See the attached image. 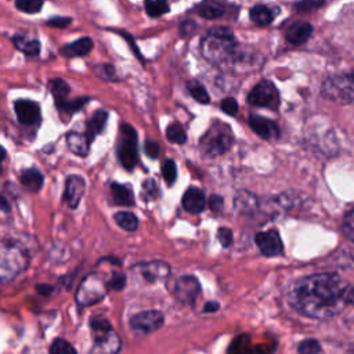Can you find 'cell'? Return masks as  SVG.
<instances>
[{
    "mask_svg": "<svg viewBox=\"0 0 354 354\" xmlns=\"http://www.w3.org/2000/svg\"><path fill=\"white\" fill-rule=\"evenodd\" d=\"M350 286L337 274L319 272L300 278L288 293L289 304L300 314L326 319L348 304Z\"/></svg>",
    "mask_w": 354,
    "mask_h": 354,
    "instance_id": "cell-1",
    "label": "cell"
},
{
    "mask_svg": "<svg viewBox=\"0 0 354 354\" xmlns=\"http://www.w3.org/2000/svg\"><path fill=\"white\" fill-rule=\"evenodd\" d=\"M236 41L234 32L225 26L212 28L201 43L203 58L212 64L220 65L235 55Z\"/></svg>",
    "mask_w": 354,
    "mask_h": 354,
    "instance_id": "cell-2",
    "label": "cell"
},
{
    "mask_svg": "<svg viewBox=\"0 0 354 354\" xmlns=\"http://www.w3.org/2000/svg\"><path fill=\"white\" fill-rule=\"evenodd\" d=\"M28 263L29 257L22 246L14 242H3L0 249L1 282L12 281L28 267Z\"/></svg>",
    "mask_w": 354,
    "mask_h": 354,
    "instance_id": "cell-3",
    "label": "cell"
},
{
    "mask_svg": "<svg viewBox=\"0 0 354 354\" xmlns=\"http://www.w3.org/2000/svg\"><path fill=\"white\" fill-rule=\"evenodd\" d=\"M232 131L228 124L223 122H213L206 133L199 140L201 149L209 156H218L230 149L232 145Z\"/></svg>",
    "mask_w": 354,
    "mask_h": 354,
    "instance_id": "cell-4",
    "label": "cell"
},
{
    "mask_svg": "<svg viewBox=\"0 0 354 354\" xmlns=\"http://www.w3.org/2000/svg\"><path fill=\"white\" fill-rule=\"evenodd\" d=\"M322 95L339 104H354V73L328 77L322 84Z\"/></svg>",
    "mask_w": 354,
    "mask_h": 354,
    "instance_id": "cell-5",
    "label": "cell"
},
{
    "mask_svg": "<svg viewBox=\"0 0 354 354\" xmlns=\"http://www.w3.org/2000/svg\"><path fill=\"white\" fill-rule=\"evenodd\" d=\"M118 158L122 166L127 170H133L138 160L137 133L127 123H123L120 126V137L118 141Z\"/></svg>",
    "mask_w": 354,
    "mask_h": 354,
    "instance_id": "cell-6",
    "label": "cell"
},
{
    "mask_svg": "<svg viewBox=\"0 0 354 354\" xmlns=\"http://www.w3.org/2000/svg\"><path fill=\"white\" fill-rule=\"evenodd\" d=\"M108 288V283L98 274H88L77 288L76 301L82 306H91L105 296Z\"/></svg>",
    "mask_w": 354,
    "mask_h": 354,
    "instance_id": "cell-7",
    "label": "cell"
},
{
    "mask_svg": "<svg viewBox=\"0 0 354 354\" xmlns=\"http://www.w3.org/2000/svg\"><path fill=\"white\" fill-rule=\"evenodd\" d=\"M248 102L254 106L270 108L272 111L279 106V93L272 82L260 80L249 93Z\"/></svg>",
    "mask_w": 354,
    "mask_h": 354,
    "instance_id": "cell-8",
    "label": "cell"
},
{
    "mask_svg": "<svg viewBox=\"0 0 354 354\" xmlns=\"http://www.w3.org/2000/svg\"><path fill=\"white\" fill-rule=\"evenodd\" d=\"M199 290V282L194 275H183L176 281L174 296L180 303L185 306H192L196 301Z\"/></svg>",
    "mask_w": 354,
    "mask_h": 354,
    "instance_id": "cell-9",
    "label": "cell"
},
{
    "mask_svg": "<svg viewBox=\"0 0 354 354\" xmlns=\"http://www.w3.org/2000/svg\"><path fill=\"white\" fill-rule=\"evenodd\" d=\"M165 317L158 310H147L141 311L131 317L130 326L141 333H151L156 329H159L163 325Z\"/></svg>",
    "mask_w": 354,
    "mask_h": 354,
    "instance_id": "cell-10",
    "label": "cell"
},
{
    "mask_svg": "<svg viewBox=\"0 0 354 354\" xmlns=\"http://www.w3.org/2000/svg\"><path fill=\"white\" fill-rule=\"evenodd\" d=\"M254 241H256V245L259 246L260 252L268 257L278 256L282 253L283 245H282L278 231H275V230L257 232L254 236Z\"/></svg>",
    "mask_w": 354,
    "mask_h": 354,
    "instance_id": "cell-11",
    "label": "cell"
},
{
    "mask_svg": "<svg viewBox=\"0 0 354 354\" xmlns=\"http://www.w3.org/2000/svg\"><path fill=\"white\" fill-rule=\"evenodd\" d=\"M122 342L113 330L94 335V344L88 354H118Z\"/></svg>",
    "mask_w": 354,
    "mask_h": 354,
    "instance_id": "cell-12",
    "label": "cell"
},
{
    "mask_svg": "<svg viewBox=\"0 0 354 354\" xmlns=\"http://www.w3.org/2000/svg\"><path fill=\"white\" fill-rule=\"evenodd\" d=\"M84 189H86V183H84V178L77 176V174H71L66 177L65 180V187H64V202L75 209L83 194H84Z\"/></svg>",
    "mask_w": 354,
    "mask_h": 354,
    "instance_id": "cell-13",
    "label": "cell"
},
{
    "mask_svg": "<svg viewBox=\"0 0 354 354\" xmlns=\"http://www.w3.org/2000/svg\"><path fill=\"white\" fill-rule=\"evenodd\" d=\"M136 271L148 282H158L166 279L170 274V267L165 261L153 260L149 263H141L134 266Z\"/></svg>",
    "mask_w": 354,
    "mask_h": 354,
    "instance_id": "cell-14",
    "label": "cell"
},
{
    "mask_svg": "<svg viewBox=\"0 0 354 354\" xmlns=\"http://www.w3.org/2000/svg\"><path fill=\"white\" fill-rule=\"evenodd\" d=\"M15 115L22 124L32 126L40 120V108L30 100H18L14 104Z\"/></svg>",
    "mask_w": 354,
    "mask_h": 354,
    "instance_id": "cell-15",
    "label": "cell"
},
{
    "mask_svg": "<svg viewBox=\"0 0 354 354\" xmlns=\"http://www.w3.org/2000/svg\"><path fill=\"white\" fill-rule=\"evenodd\" d=\"M249 124H250L252 130L264 140H274V138L279 137L278 126L267 118H263L259 115H250Z\"/></svg>",
    "mask_w": 354,
    "mask_h": 354,
    "instance_id": "cell-16",
    "label": "cell"
},
{
    "mask_svg": "<svg viewBox=\"0 0 354 354\" xmlns=\"http://www.w3.org/2000/svg\"><path fill=\"white\" fill-rule=\"evenodd\" d=\"M181 202H183V207L191 214L201 213L206 206V199L203 192L195 187H191L184 192Z\"/></svg>",
    "mask_w": 354,
    "mask_h": 354,
    "instance_id": "cell-17",
    "label": "cell"
},
{
    "mask_svg": "<svg viewBox=\"0 0 354 354\" xmlns=\"http://www.w3.org/2000/svg\"><path fill=\"white\" fill-rule=\"evenodd\" d=\"M313 33V26L308 22L304 21H297L289 25V28L286 29V40L295 46L297 44H303L308 40V37Z\"/></svg>",
    "mask_w": 354,
    "mask_h": 354,
    "instance_id": "cell-18",
    "label": "cell"
},
{
    "mask_svg": "<svg viewBox=\"0 0 354 354\" xmlns=\"http://www.w3.org/2000/svg\"><path fill=\"white\" fill-rule=\"evenodd\" d=\"M93 48V40L90 37H82L71 44H65L59 51L64 57H83Z\"/></svg>",
    "mask_w": 354,
    "mask_h": 354,
    "instance_id": "cell-19",
    "label": "cell"
},
{
    "mask_svg": "<svg viewBox=\"0 0 354 354\" xmlns=\"http://www.w3.org/2000/svg\"><path fill=\"white\" fill-rule=\"evenodd\" d=\"M90 142L91 141L87 137V134H82L76 131H71L66 134V144L69 149L79 156H86L88 153Z\"/></svg>",
    "mask_w": 354,
    "mask_h": 354,
    "instance_id": "cell-20",
    "label": "cell"
},
{
    "mask_svg": "<svg viewBox=\"0 0 354 354\" xmlns=\"http://www.w3.org/2000/svg\"><path fill=\"white\" fill-rule=\"evenodd\" d=\"M111 194H112V201H113L115 205L131 206L133 202H134L131 191L129 189V187H126L123 184L112 183L111 184Z\"/></svg>",
    "mask_w": 354,
    "mask_h": 354,
    "instance_id": "cell-21",
    "label": "cell"
},
{
    "mask_svg": "<svg viewBox=\"0 0 354 354\" xmlns=\"http://www.w3.org/2000/svg\"><path fill=\"white\" fill-rule=\"evenodd\" d=\"M249 17H250L252 22H254L256 25L266 26V25L272 22L274 12H272V10L270 7H267L264 4H257V6L250 8Z\"/></svg>",
    "mask_w": 354,
    "mask_h": 354,
    "instance_id": "cell-22",
    "label": "cell"
},
{
    "mask_svg": "<svg viewBox=\"0 0 354 354\" xmlns=\"http://www.w3.org/2000/svg\"><path fill=\"white\" fill-rule=\"evenodd\" d=\"M106 119H108V113L105 111L98 109L94 112L91 119L87 122V133L86 134L90 138V141H93V138L104 130Z\"/></svg>",
    "mask_w": 354,
    "mask_h": 354,
    "instance_id": "cell-23",
    "label": "cell"
},
{
    "mask_svg": "<svg viewBox=\"0 0 354 354\" xmlns=\"http://www.w3.org/2000/svg\"><path fill=\"white\" fill-rule=\"evenodd\" d=\"M12 43L18 50H21L26 55L35 57L40 53V43L37 40L28 39L26 36L15 35V36H12Z\"/></svg>",
    "mask_w": 354,
    "mask_h": 354,
    "instance_id": "cell-24",
    "label": "cell"
},
{
    "mask_svg": "<svg viewBox=\"0 0 354 354\" xmlns=\"http://www.w3.org/2000/svg\"><path fill=\"white\" fill-rule=\"evenodd\" d=\"M198 12L206 19H216L224 14V6L218 0H205L199 6Z\"/></svg>",
    "mask_w": 354,
    "mask_h": 354,
    "instance_id": "cell-25",
    "label": "cell"
},
{
    "mask_svg": "<svg viewBox=\"0 0 354 354\" xmlns=\"http://www.w3.org/2000/svg\"><path fill=\"white\" fill-rule=\"evenodd\" d=\"M43 174L36 169H26L21 173V183L30 191H39L43 185Z\"/></svg>",
    "mask_w": 354,
    "mask_h": 354,
    "instance_id": "cell-26",
    "label": "cell"
},
{
    "mask_svg": "<svg viewBox=\"0 0 354 354\" xmlns=\"http://www.w3.org/2000/svg\"><path fill=\"white\" fill-rule=\"evenodd\" d=\"M115 223L124 231H134L138 225V218L130 212H119L115 214Z\"/></svg>",
    "mask_w": 354,
    "mask_h": 354,
    "instance_id": "cell-27",
    "label": "cell"
},
{
    "mask_svg": "<svg viewBox=\"0 0 354 354\" xmlns=\"http://www.w3.org/2000/svg\"><path fill=\"white\" fill-rule=\"evenodd\" d=\"M50 91L55 100V104H58L66 100V95L69 94V86L62 79H54L50 82Z\"/></svg>",
    "mask_w": 354,
    "mask_h": 354,
    "instance_id": "cell-28",
    "label": "cell"
},
{
    "mask_svg": "<svg viewBox=\"0 0 354 354\" xmlns=\"http://www.w3.org/2000/svg\"><path fill=\"white\" fill-rule=\"evenodd\" d=\"M166 137L170 142H176V144H184L187 141V134H185V130L184 127L174 122V123H170L166 129Z\"/></svg>",
    "mask_w": 354,
    "mask_h": 354,
    "instance_id": "cell-29",
    "label": "cell"
},
{
    "mask_svg": "<svg viewBox=\"0 0 354 354\" xmlns=\"http://www.w3.org/2000/svg\"><path fill=\"white\" fill-rule=\"evenodd\" d=\"M145 10L149 17H160L166 14L170 7L167 0H145Z\"/></svg>",
    "mask_w": 354,
    "mask_h": 354,
    "instance_id": "cell-30",
    "label": "cell"
},
{
    "mask_svg": "<svg viewBox=\"0 0 354 354\" xmlns=\"http://www.w3.org/2000/svg\"><path fill=\"white\" fill-rule=\"evenodd\" d=\"M188 90H189V94L194 97V100H196V101L201 102V104H209L210 97H209L206 88H205L201 83H198V82H191V83L188 84Z\"/></svg>",
    "mask_w": 354,
    "mask_h": 354,
    "instance_id": "cell-31",
    "label": "cell"
},
{
    "mask_svg": "<svg viewBox=\"0 0 354 354\" xmlns=\"http://www.w3.org/2000/svg\"><path fill=\"white\" fill-rule=\"evenodd\" d=\"M249 351H250V342H249V336L246 335L238 336L230 347L231 354H249Z\"/></svg>",
    "mask_w": 354,
    "mask_h": 354,
    "instance_id": "cell-32",
    "label": "cell"
},
{
    "mask_svg": "<svg viewBox=\"0 0 354 354\" xmlns=\"http://www.w3.org/2000/svg\"><path fill=\"white\" fill-rule=\"evenodd\" d=\"M90 326H91L93 335H98V333H104V332L112 330L111 322L105 317H102V315H94L90 319Z\"/></svg>",
    "mask_w": 354,
    "mask_h": 354,
    "instance_id": "cell-33",
    "label": "cell"
},
{
    "mask_svg": "<svg viewBox=\"0 0 354 354\" xmlns=\"http://www.w3.org/2000/svg\"><path fill=\"white\" fill-rule=\"evenodd\" d=\"M15 7L26 14L39 12L43 7V0H15Z\"/></svg>",
    "mask_w": 354,
    "mask_h": 354,
    "instance_id": "cell-34",
    "label": "cell"
},
{
    "mask_svg": "<svg viewBox=\"0 0 354 354\" xmlns=\"http://www.w3.org/2000/svg\"><path fill=\"white\" fill-rule=\"evenodd\" d=\"M50 354H77V353L69 342L64 339H55L50 346Z\"/></svg>",
    "mask_w": 354,
    "mask_h": 354,
    "instance_id": "cell-35",
    "label": "cell"
},
{
    "mask_svg": "<svg viewBox=\"0 0 354 354\" xmlns=\"http://www.w3.org/2000/svg\"><path fill=\"white\" fill-rule=\"evenodd\" d=\"M162 176H163V180L169 184V185H173V183L176 181V177H177V167H176V163L173 159H166L162 165Z\"/></svg>",
    "mask_w": 354,
    "mask_h": 354,
    "instance_id": "cell-36",
    "label": "cell"
},
{
    "mask_svg": "<svg viewBox=\"0 0 354 354\" xmlns=\"http://www.w3.org/2000/svg\"><path fill=\"white\" fill-rule=\"evenodd\" d=\"M299 354H319L321 346L315 339H306L297 347Z\"/></svg>",
    "mask_w": 354,
    "mask_h": 354,
    "instance_id": "cell-37",
    "label": "cell"
},
{
    "mask_svg": "<svg viewBox=\"0 0 354 354\" xmlns=\"http://www.w3.org/2000/svg\"><path fill=\"white\" fill-rule=\"evenodd\" d=\"M87 101H88V98H86V97L76 98V100H73V101L65 100V101H62V102H58V104H57V106H58V109H61V111L75 112V111L80 109V108H82Z\"/></svg>",
    "mask_w": 354,
    "mask_h": 354,
    "instance_id": "cell-38",
    "label": "cell"
},
{
    "mask_svg": "<svg viewBox=\"0 0 354 354\" xmlns=\"http://www.w3.org/2000/svg\"><path fill=\"white\" fill-rule=\"evenodd\" d=\"M343 230L346 232V235L354 241V209L350 210L344 218V223H343Z\"/></svg>",
    "mask_w": 354,
    "mask_h": 354,
    "instance_id": "cell-39",
    "label": "cell"
},
{
    "mask_svg": "<svg viewBox=\"0 0 354 354\" xmlns=\"http://www.w3.org/2000/svg\"><path fill=\"white\" fill-rule=\"evenodd\" d=\"M217 238H218V242L221 243V246L228 248L232 243V231L227 227H221L217 231Z\"/></svg>",
    "mask_w": 354,
    "mask_h": 354,
    "instance_id": "cell-40",
    "label": "cell"
},
{
    "mask_svg": "<svg viewBox=\"0 0 354 354\" xmlns=\"http://www.w3.org/2000/svg\"><path fill=\"white\" fill-rule=\"evenodd\" d=\"M124 283H126V277H124V274H122V272H113V275L111 277V281L108 282V286L111 288V289H113V290H120L123 286H124Z\"/></svg>",
    "mask_w": 354,
    "mask_h": 354,
    "instance_id": "cell-41",
    "label": "cell"
},
{
    "mask_svg": "<svg viewBox=\"0 0 354 354\" xmlns=\"http://www.w3.org/2000/svg\"><path fill=\"white\" fill-rule=\"evenodd\" d=\"M142 189L145 191V194H147L149 198H156L158 194H159V187H158V184L155 183V180H152V178H147V180L142 183Z\"/></svg>",
    "mask_w": 354,
    "mask_h": 354,
    "instance_id": "cell-42",
    "label": "cell"
},
{
    "mask_svg": "<svg viewBox=\"0 0 354 354\" xmlns=\"http://www.w3.org/2000/svg\"><path fill=\"white\" fill-rule=\"evenodd\" d=\"M221 109L227 113V115H236L238 112V104L234 98L227 97L221 101Z\"/></svg>",
    "mask_w": 354,
    "mask_h": 354,
    "instance_id": "cell-43",
    "label": "cell"
},
{
    "mask_svg": "<svg viewBox=\"0 0 354 354\" xmlns=\"http://www.w3.org/2000/svg\"><path fill=\"white\" fill-rule=\"evenodd\" d=\"M145 153L149 158H152V159L158 158L159 156V145H158V142H155L152 140H147L145 141Z\"/></svg>",
    "mask_w": 354,
    "mask_h": 354,
    "instance_id": "cell-44",
    "label": "cell"
},
{
    "mask_svg": "<svg viewBox=\"0 0 354 354\" xmlns=\"http://www.w3.org/2000/svg\"><path fill=\"white\" fill-rule=\"evenodd\" d=\"M223 203H224V199L220 195L214 194L209 198V206L213 212H220L223 209Z\"/></svg>",
    "mask_w": 354,
    "mask_h": 354,
    "instance_id": "cell-45",
    "label": "cell"
},
{
    "mask_svg": "<svg viewBox=\"0 0 354 354\" xmlns=\"http://www.w3.org/2000/svg\"><path fill=\"white\" fill-rule=\"evenodd\" d=\"M69 22H71V19L69 18H65V17H57V18H51V19H48V25L50 26H57V28H65V26H68L69 25Z\"/></svg>",
    "mask_w": 354,
    "mask_h": 354,
    "instance_id": "cell-46",
    "label": "cell"
},
{
    "mask_svg": "<svg viewBox=\"0 0 354 354\" xmlns=\"http://www.w3.org/2000/svg\"><path fill=\"white\" fill-rule=\"evenodd\" d=\"M249 354H272V348L268 346H260L256 348H250Z\"/></svg>",
    "mask_w": 354,
    "mask_h": 354,
    "instance_id": "cell-47",
    "label": "cell"
},
{
    "mask_svg": "<svg viewBox=\"0 0 354 354\" xmlns=\"http://www.w3.org/2000/svg\"><path fill=\"white\" fill-rule=\"evenodd\" d=\"M218 303H216V301H207L206 304H205V307H203V311L205 313H213V311H217L218 310Z\"/></svg>",
    "mask_w": 354,
    "mask_h": 354,
    "instance_id": "cell-48",
    "label": "cell"
},
{
    "mask_svg": "<svg viewBox=\"0 0 354 354\" xmlns=\"http://www.w3.org/2000/svg\"><path fill=\"white\" fill-rule=\"evenodd\" d=\"M37 290L41 295H48L51 292V286L50 285H40V286H37Z\"/></svg>",
    "mask_w": 354,
    "mask_h": 354,
    "instance_id": "cell-49",
    "label": "cell"
},
{
    "mask_svg": "<svg viewBox=\"0 0 354 354\" xmlns=\"http://www.w3.org/2000/svg\"><path fill=\"white\" fill-rule=\"evenodd\" d=\"M348 304L354 306V286H350V290H348Z\"/></svg>",
    "mask_w": 354,
    "mask_h": 354,
    "instance_id": "cell-50",
    "label": "cell"
},
{
    "mask_svg": "<svg viewBox=\"0 0 354 354\" xmlns=\"http://www.w3.org/2000/svg\"><path fill=\"white\" fill-rule=\"evenodd\" d=\"M1 207H3V210H8V206H7V201H6V198H4V196L1 198Z\"/></svg>",
    "mask_w": 354,
    "mask_h": 354,
    "instance_id": "cell-51",
    "label": "cell"
},
{
    "mask_svg": "<svg viewBox=\"0 0 354 354\" xmlns=\"http://www.w3.org/2000/svg\"><path fill=\"white\" fill-rule=\"evenodd\" d=\"M351 351H353V354H354V346H353V348H351Z\"/></svg>",
    "mask_w": 354,
    "mask_h": 354,
    "instance_id": "cell-52",
    "label": "cell"
}]
</instances>
